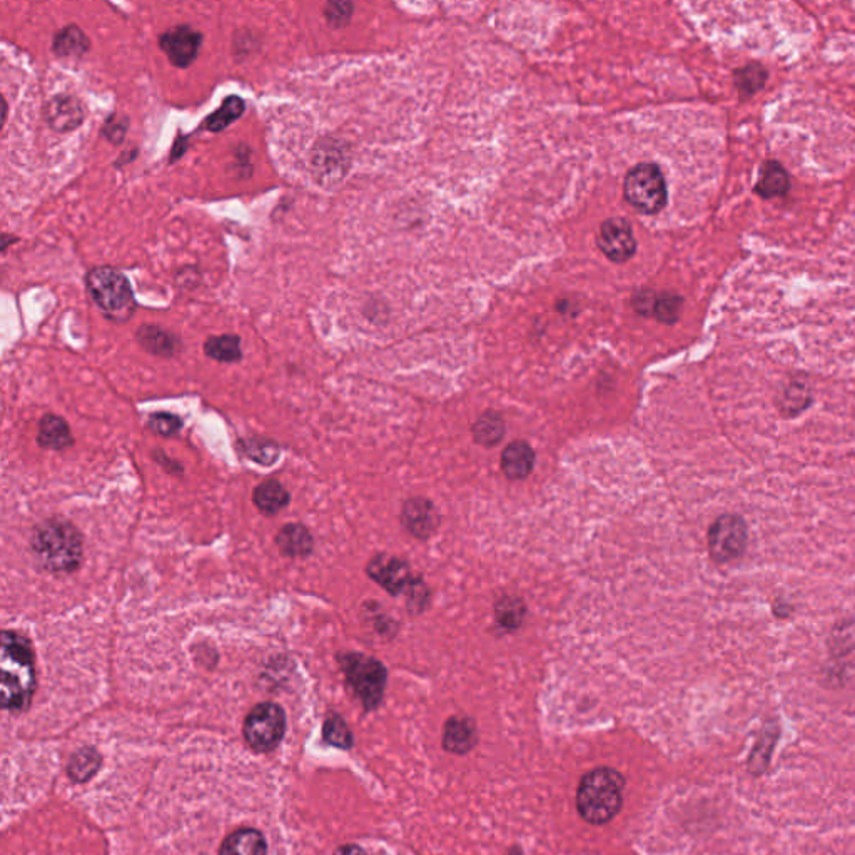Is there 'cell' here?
Listing matches in <instances>:
<instances>
[{"label":"cell","mask_w":855,"mask_h":855,"mask_svg":"<svg viewBox=\"0 0 855 855\" xmlns=\"http://www.w3.org/2000/svg\"><path fill=\"white\" fill-rule=\"evenodd\" d=\"M2 707L22 712L31 705L36 690V668L31 642L16 632L2 633Z\"/></svg>","instance_id":"obj_1"},{"label":"cell","mask_w":855,"mask_h":855,"mask_svg":"<svg viewBox=\"0 0 855 855\" xmlns=\"http://www.w3.org/2000/svg\"><path fill=\"white\" fill-rule=\"evenodd\" d=\"M36 562L51 573H71L82 562V537L72 523L49 520L32 537Z\"/></svg>","instance_id":"obj_2"},{"label":"cell","mask_w":855,"mask_h":855,"mask_svg":"<svg viewBox=\"0 0 855 855\" xmlns=\"http://www.w3.org/2000/svg\"><path fill=\"white\" fill-rule=\"evenodd\" d=\"M625 780L615 769L600 767L583 775L577 792L578 812L588 824H607L622 809Z\"/></svg>","instance_id":"obj_3"},{"label":"cell","mask_w":855,"mask_h":855,"mask_svg":"<svg viewBox=\"0 0 855 855\" xmlns=\"http://www.w3.org/2000/svg\"><path fill=\"white\" fill-rule=\"evenodd\" d=\"M86 286L92 301L106 318L116 323H126L132 318L136 299L126 274L109 266L94 268L87 274Z\"/></svg>","instance_id":"obj_4"},{"label":"cell","mask_w":855,"mask_h":855,"mask_svg":"<svg viewBox=\"0 0 855 855\" xmlns=\"http://www.w3.org/2000/svg\"><path fill=\"white\" fill-rule=\"evenodd\" d=\"M623 194L627 203L638 213L658 214L667 206V181L662 169L652 162H642L628 171Z\"/></svg>","instance_id":"obj_5"},{"label":"cell","mask_w":855,"mask_h":855,"mask_svg":"<svg viewBox=\"0 0 855 855\" xmlns=\"http://www.w3.org/2000/svg\"><path fill=\"white\" fill-rule=\"evenodd\" d=\"M341 668L351 689L360 697L366 710H373L381 704L386 687V668L376 658L363 653H346L339 657Z\"/></svg>","instance_id":"obj_6"},{"label":"cell","mask_w":855,"mask_h":855,"mask_svg":"<svg viewBox=\"0 0 855 855\" xmlns=\"http://www.w3.org/2000/svg\"><path fill=\"white\" fill-rule=\"evenodd\" d=\"M244 739L256 752H271L276 749L286 732V714L279 705L259 704L244 720Z\"/></svg>","instance_id":"obj_7"},{"label":"cell","mask_w":855,"mask_h":855,"mask_svg":"<svg viewBox=\"0 0 855 855\" xmlns=\"http://www.w3.org/2000/svg\"><path fill=\"white\" fill-rule=\"evenodd\" d=\"M709 552L717 563L734 562L747 548V525L737 515H722L709 530Z\"/></svg>","instance_id":"obj_8"},{"label":"cell","mask_w":855,"mask_h":855,"mask_svg":"<svg viewBox=\"0 0 855 855\" xmlns=\"http://www.w3.org/2000/svg\"><path fill=\"white\" fill-rule=\"evenodd\" d=\"M201 46L203 34L186 24L171 27L159 36L161 51L166 54L169 62L179 69H186L198 59Z\"/></svg>","instance_id":"obj_9"},{"label":"cell","mask_w":855,"mask_h":855,"mask_svg":"<svg viewBox=\"0 0 855 855\" xmlns=\"http://www.w3.org/2000/svg\"><path fill=\"white\" fill-rule=\"evenodd\" d=\"M598 248L613 263H627L637 251L632 224L623 218L607 219L598 234Z\"/></svg>","instance_id":"obj_10"},{"label":"cell","mask_w":855,"mask_h":855,"mask_svg":"<svg viewBox=\"0 0 855 855\" xmlns=\"http://www.w3.org/2000/svg\"><path fill=\"white\" fill-rule=\"evenodd\" d=\"M366 572L378 585L385 588L391 595H398L410 588V567L403 560L388 555H378L368 563Z\"/></svg>","instance_id":"obj_11"},{"label":"cell","mask_w":855,"mask_h":855,"mask_svg":"<svg viewBox=\"0 0 855 855\" xmlns=\"http://www.w3.org/2000/svg\"><path fill=\"white\" fill-rule=\"evenodd\" d=\"M401 522L411 535L425 540L435 533L440 520H438L435 506L431 501L425 500V498H411L403 506Z\"/></svg>","instance_id":"obj_12"},{"label":"cell","mask_w":855,"mask_h":855,"mask_svg":"<svg viewBox=\"0 0 855 855\" xmlns=\"http://www.w3.org/2000/svg\"><path fill=\"white\" fill-rule=\"evenodd\" d=\"M44 116L54 131L71 132L84 121V107L76 97L61 94L47 104Z\"/></svg>","instance_id":"obj_13"},{"label":"cell","mask_w":855,"mask_h":855,"mask_svg":"<svg viewBox=\"0 0 855 855\" xmlns=\"http://www.w3.org/2000/svg\"><path fill=\"white\" fill-rule=\"evenodd\" d=\"M137 343L142 346V350L151 353L154 356H162V358H173L178 355L181 350V339L176 334L169 333L166 329L154 326V324H144L136 331Z\"/></svg>","instance_id":"obj_14"},{"label":"cell","mask_w":855,"mask_h":855,"mask_svg":"<svg viewBox=\"0 0 855 855\" xmlns=\"http://www.w3.org/2000/svg\"><path fill=\"white\" fill-rule=\"evenodd\" d=\"M535 466V451L525 441H513L501 455V470L510 480H523Z\"/></svg>","instance_id":"obj_15"},{"label":"cell","mask_w":855,"mask_h":855,"mask_svg":"<svg viewBox=\"0 0 855 855\" xmlns=\"http://www.w3.org/2000/svg\"><path fill=\"white\" fill-rule=\"evenodd\" d=\"M276 545L284 557L304 558L313 552L314 538L308 528L303 525L288 523L279 530Z\"/></svg>","instance_id":"obj_16"},{"label":"cell","mask_w":855,"mask_h":855,"mask_svg":"<svg viewBox=\"0 0 855 855\" xmlns=\"http://www.w3.org/2000/svg\"><path fill=\"white\" fill-rule=\"evenodd\" d=\"M91 51V39L76 24L62 27L52 39V52L62 59H81Z\"/></svg>","instance_id":"obj_17"},{"label":"cell","mask_w":855,"mask_h":855,"mask_svg":"<svg viewBox=\"0 0 855 855\" xmlns=\"http://www.w3.org/2000/svg\"><path fill=\"white\" fill-rule=\"evenodd\" d=\"M219 855H268V844L259 830H234L224 839Z\"/></svg>","instance_id":"obj_18"},{"label":"cell","mask_w":855,"mask_h":855,"mask_svg":"<svg viewBox=\"0 0 855 855\" xmlns=\"http://www.w3.org/2000/svg\"><path fill=\"white\" fill-rule=\"evenodd\" d=\"M790 179L782 164L777 161H765L760 169L759 183L755 184V193L760 198H782L789 193Z\"/></svg>","instance_id":"obj_19"},{"label":"cell","mask_w":855,"mask_h":855,"mask_svg":"<svg viewBox=\"0 0 855 855\" xmlns=\"http://www.w3.org/2000/svg\"><path fill=\"white\" fill-rule=\"evenodd\" d=\"M476 744L475 724L466 717H451L445 725L443 747L453 754H466Z\"/></svg>","instance_id":"obj_20"},{"label":"cell","mask_w":855,"mask_h":855,"mask_svg":"<svg viewBox=\"0 0 855 855\" xmlns=\"http://www.w3.org/2000/svg\"><path fill=\"white\" fill-rule=\"evenodd\" d=\"M37 443L46 450H66L72 445L71 428L61 416L46 415L39 423Z\"/></svg>","instance_id":"obj_21"},{"label":"cell","mask_w":855,"mask_h":855,"mask_svg":"<svg viewBox=\"0 0 855 855\" xmlns=\"http://www.w3.org/2000/svg\"><path fill=\"white\" fill-rule=\"evenodd\" d=\"M254 505L266 515H276L289 505V493L279 481L266 480L254 488Z\"/></svg>","instance_id":"obj_22"},{"label":"cell","mask_w":855,"mask_h":855,"mask_svg":"<svg viewBox=\"0 0 855 855\" xmlns=\"http://www.w3.org/2000/svg\"><path fill=\"white\" fill-rule=\"evenodd\" d=\"M204 353L218 363H238L243 360L241 338L236 334L213 336L204 343Z\"/></svg>","instance_id":"obj_23"},{"label":"cell","mask_w":855,"mask_h":855,"mask_svg":"<svg viewBox=\"0 0 855 855\" xmlns=\"http://www.w3.org/2000/svg\"><path fill=\"white\" fill-rule=\"evenodd\" d=\"M244 111H246V102H244L241 97H226L218 111L213 112L211 116L206 117V121H204V129H208L209 132H216V134H218V132L224 131L226 127H229L231 124L238 121L239 117L243 116Z\"/></svg>","instance_id":"obj_24"},{"label":"cell","mask_w":855,"mask_h":855,"mask_svg":"<svg viewBox=\"0 0 855 855\" xmlns=\"http://www.w3.org/2000/svg\"><path fill=\"white\" fill-rule=\"evenodd\" d=\"M99 767H101V755L97 754V750L86 747L72 755L71 762L67 765V774L74 782H86L92 775L97 774Z\"/></svg>","instance_id":"obj_25"},{"label":"cell","mask_w":855,"mask_h":855,"mask_svg":"<svg viewBox=\"0 0 855 855\" xmlns=\"http://www.w3.org/2000/svg\"><path fill=\"white\" fill-rule=\"evenodd\" d=\"M503 435H505V421L493 411L481 415L473 426L475 441L483 446L498 445Z\"/></svg>","instance_id":"obj_26"},{"label":"cell","mask_w":855,"mask_h":855,"mask_svg":"<svg viewBox=\"0 0 855 855\" xmlns=\"http://www.w3.org/2000/svg\"><path fill=\"white\" fill-rule=\"evenodd\" d=\"M525 613L527 610H525V605L520 598L503 597L496 603V620L501 627L508 628V630H515V628L520 627L523 618H525Z\"/></svg>","instance_id":"obj_27"},{"label":"cell","mask_w":855,"mask_h":855,"mask_svg":"<svg viewBox=\"0 0 855 855\" xmlns=\"http://www.w3.org/2000/svg\"><path fill=\"white\" fill-rule=\"evenodd\" d=\"M319 156L314 159V166L319 167V173L323 174V176H328V178H333V176H338V178H343L346 173V159L345 152L341 147H333L329 146V149H318Z\"/></svg>","instance_id":"obj_28"},{"label":"cell","mask_w":855,"mask_h":855,"mask_svg":"<svg viewBox=\"0 0 855 855\" xmlns=\"http://www.w3.org/2000/svg\"><path fill=\"white\" fill-rule=\"evenodd\" d=\"M767 71L759 64H749L735 72V84L744 96H754L765 86Z\"/></svg>","instance_id":"obj_29"},{"label":"cell","mask_w":855,"mask_h":855,"mask_svg":"<svg viewBox=\"0 0 855 855\" xmlns=\"http://www.w3.org/2000/svg\"><path fill=\"white\" fill-rule=\"evenodd\" d=\"M241 445H243L244 455L259 465H273L281 453L276 443L271 440H264V438H249V440H244Z\"/></svg>","instance_id":"obj_30"},{"label":"cell","mask_w":855,"mask_h":855,"mask_svg":"<svg viewBox=\"0 0 855 855\" xmlns=\"http://www.w3.org/2000/svg\"><path fill=\"white\" fill-rule=\"evenodd\" d=\"M323 737L329 745L338 749H351L353 747V735L345 720L339 715H331L323 727Z\"/></svg>","instance_id":"obj_31"},{"label":"cell","mask_w":855,"mask_h":855,"mask_svg":"<svg viewBox=\"0 0 855 855\" xmlns=\"http://www.w3.org/2000/svg\"><path fill=\"white\" fill-rule=\"evenodd\" d=\"M683 299L677 294L663 293L657 296L655 308H653V316L660 323L673 324L677 321L678 316L682 313Z\"/></svg>","instance_id":"obj_32"},{"label":"cell","mask_w":855,"mask_h":855,"mask_svg":"<svg viewBox=\"0 0 855 855\" xmlns=\"http://www.w3.org/2000/svg\"><path fill=\"white\" fill-rule=\"evenodd\" d=\"M147 428L159 436H176L183 428V421L171 413H156L147 421Z\"/></svg>","instance_id":"obj_33"},{"label":"cell","mask_w":855,"mask_h":855,"mask_svg":"<svg viewBox=\"0 0 855 855\" xmlns=\"http://www.w3.org/2000/svg\"><path fill=\"white\" fill-rule=\"evenodd\" d=\"M353 12H355V4H351V2H326L323 9L326 21L334 29L345 27L351 21Z\"/></svg>","instance_id":"obj_34"},{"label":"cell","mask_w":855,"mask_h":855,"mask_svg":"<svg viewBox=\"0 0 855 855\" xmlns=\"http://www.w3.org/2000/svg\"><path fill=\"white\" fill-rule=\"evenodd\" d=\"M129 129V121H127V117L117 116V114H112L106 122H104V127H102V134L106 137L107 141L111 142V144H122L124 139H126V132Z\"/></svg>","instance_id":"obj_35"},{"label":"cell","mask_w":855,"mask_h":855,"mask_svg":"<svg viewBox=\"0 0 855 855\" xmlns=\"http://www.w3.org/2000/svg\"><path fill=\"white\" fill-rule=\"evenodd\" d=\"M655 301H657V296H653L652 291H637L633 294V309L643 316H653Z\"/></svg>","instance_id":"obj_36"},{"label":"cell","mask_w":855,"mask_h":855,"mask_svg":"<svg viewBox=\"0 0 855 855\" xmlns=\"http://www.w3.org/2000/svg\"><path fill=\"white\" fill-rule=\"evenodd\" d=\"M408 600H410L411 610H421L423 605H425L426 600H428V592H426L425 585L420 580H416V582H411L410 588H408Z\"/></svg>","instance_id":"obj_37"},{"label":"cell","mask_w":855,"mask_h":855,"mask_svg":"<svg viewBox=\"0 0 855 855\" xmlns=\"http://www.w3.org/2000/svg\"><path fill=\"white\" fill-rule=\"evenodd\" d=\"M188 149V137L178 136L176 142H174L173 152H171V162L178 161L179 157L183 156L184 152Z\"/></svg>","instance_id":"obj_38"},{"label":"cell","mask_w":855,"mask_h":855,"mask_svg":"<svg viewBox=\"0 0 855 855\" xmlns=\"http://www.w3.org/2000/svg\"><path fill=\"white\" fill-rule=\"evenodd\" d=\"M334 855H366L365 850L358 847V845L348 844L343 845V847H339Z\"/></svg>","instance_id":"obj_39"},{"label":"cell","mask_w":855,"mask_h":855,"mask_svg":"<svg viewBox=\"0 0 855 855\" xmlns=\"http://www.w3.org/2000/svg\"><path fill=\"white\" fill-rule=\"evenodd\" d=\"M136 156V149H131V151L124 152V154H122V156L117 159V161H119L117 162V166H124V164H129V162H132L134 161V159H136Z\"/></svg>","instance_id":"obj_40"},{"label":"cell","mask_w":855,"mask_h":855,"mask_svg":"<svg viewBox=\"0 0 855 855\" xmlns=\"http://www.w3.org/2000/svg\"><path fill=\"white\" fill-rule=\"evenodd\" d=\"M12 243H17V238H14V236H7V234H4V236H2V253H6L7 248H9V246H11Z\"/></svg>","instance_id":"obj_41"},{"label":"cell","mask_w":855,"mask_h":855,"mask_svg":"<svg viewBox=\"0 0 855 855\" xmlns=\"http://www.w3.org/2000/svg\"><path fill=\"white\" fill-rule=\"evenodd\" d=\"M508 855H515V854H508ZM517 855H518V854H517Z\"/></svg>","instance_id":"obj_42"}]
</instances>
